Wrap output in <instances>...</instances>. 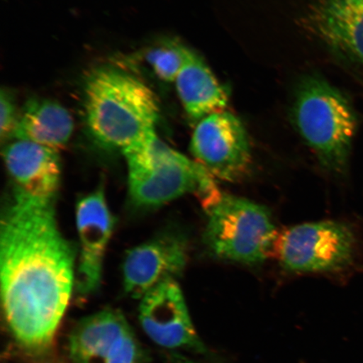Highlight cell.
<instances>
[{
    "instance_id": "14",
    "label": "cell",
    "mask_w": 363,
    "mask_h": 363,
    "mask_svg": "<svg viewBox=\"0 0 363 363\" xmlns=\"http://www.w3.org/2000/svg\"><path fill=\"white\" fill-rule=\"evenodd\" d=\"M182 104L189 119L198 123L208 116L225 111L228 95L201 56L191 51L175 80Z\"/></svg>"
},
{
    "instance_id": "16",
    "label": "cell",
    "mask_w": 363,
    "mask_h": 363,
    "mask_svg": "<svg viewBox=\"0 0 363 363\" xmlns=\"http://www.w3.org/2000/svg\"><path fill=\"white\" fill-rule=\"evenodd\" d=\"M191 50L176 43H169L150 50L146 60L162 81L175 82Z\"/></svg>"
},
{
    "instance_id": "3",
    "label": "cell",
    "mask_w": 363,
    "mask_h": 363,
    "mask_svg": "<svg viewBox=\"0 0 363 363\" xmlns=\"http://www.w3.org/2000/svg\"><path fill=\"white\" fill-rule=\"evenodd\" d=\"M123 154L130 196L136 206L156 208L194 194L206 211L221 197L213 176L201 163L167 146L157 134Z\"/></svg>"
},
{
    "instance_id": "11",
    "label": "cell",
    "mask_w": 363,
    "mask_h": 363,
    "mask_svg": "<svg viewBox=\"0 0 363 363\" xmlns=\"http://www.w3.org/2000/svg\"><path fill=\"white\" fill-rule=\"evenodd\" d=\"M303 21L331 50L363 65V0H318Z\"/></svg>"
},
{
    "instance_id": "1",
    "label": "cell",
    "mask_w": 363,
    "mask_h": 363,
    "mask_svg": "<svg viewBox=\"0 0 363 363\" xmlns=\"http://www.w3.org/2000/svg\"><path fill=\"white\" fill-rule=\"evenodd\" d=\"M52 202L16 190L0 230L4 315L17 342L36 354L51 347L76 279L74 252Z\"/></svg>"
},
{
    "instance_id": "13",
    "label": "cell",
    "mask_w": 363,
    "mask_h": 363,
    "mask_svg": "<svg viewBox=\"0 0 363 363\" xmlns=\"http://www.w3.org/2000/svg\"><path fill=\"white\" fill-rule=\"evenodd\" d=\"M129 329L128 322L118 311L104 310L84 318L68 340L72 363H106L118 340Z\"/></svg>"
},
{
    "instance_id": "9",
    "label": "cell",
    "mask_w": 363,
    "mask_h": 363,
    "mask_svg": "<svg viewBox=\"0 0 363 363\" xmlns=\"http://www.w3.org/2000/svg\"><path fill=\"white\" fill-rule=\"evenodd\" d=\"M76 223L80 254L75 287L79 294H89L101 284L104 258L115 225L103 185L77 203Z\"/></svg>"
},
{
    "instance_id": "17",
    "label": "cell",
    "mask_w": 363,
    "mask_h": 363,
    "mask_svg": "<svg viewBox=\"0 0 363 363\" xmlns=\"http://www.w3.org/2000/svg\"><path fill=\"white\" fill-rule=\"evenodd\" d=\"M143 354L138 340L129 329L118 340L106 363H142Z\"/></svg>"
},
{
    "instance_id": "18",
    "label": "cell",
    "mask_w": 363,
    "mask_h": 363,
    "mask_svg": "<svg viewBox=\"0 0 363 363\" xmlns=\"http://www.w3.org/2000/svg\"><path fill=\"white\" fill-rule=\"evenodd\" d=\"M0 135L4 138L10 139L16 128L20 113L13 95L8 90L2 89L0 94Z\"/></svg>"
},
{
    "instance_id": "5",
    "label": "cell",
    "mask_w": 363,
    "mask_h": 363,
    "mask_svg": "<svg viewBox=\"0 0 363 363\" xmlns=\"http://www.w3.org/2000/svg\"><path fill=\"white\" fill-rule=\"evenodd\" d=\"M204 243L220 259L255 265L274 252L277 233L265 207L249 199L222 194L207 208Z\"/></svg>"
},
{
    "instance_id": "12",
    "label": "cell",
    "mask_w": 363,
    "mask_h": 363,
    "mask_svg": "<svg viewBox=\"0 0 363 363\" xmlns=\"http://www.w3.org/2000/svg\"><path fill=\"white\" fill-rule=\"evenodd\" d=\"M3 156L17 190L31 197L53 199L61 175L57 150L15 140L4 149Z\"/></svg>"
},
{
    "instance_id": "6",
    "label": "cell",
    "mask_w": 363,
    "mask_h": 363,
    "mask_svg": "<svg viewBox=\"0 0 363 363\" xmlns=\"http://www.w3.org/2000/svg\"><path fill=\"white\" fill-rule=\"evenodd\" d=\"M355 246V235L347 225L325 220L284 230L277 237L272 254L289 272H329L347 267Z\"/></svg>"
},
{
    "instance_id": "4",
    "label": "cell",
    "mask_w": 363,
    "mask_h": 363,
    "mask_svg": "<svg viewBox=\"0 0 363 363\" xmlns=\"http://www.w3.org/2000/svg\"><path fill=\"white\" fill-rule=\"evenodd\" d=\"M292 121L323 169L333 174L347 170L357 121L342 93L318 77H308L295 95Z\"/></svg>"
},
{
    "instance_id": "10",
    "label": "cell",
    "mask_w": 363,
    "mask_h": 363,
    "mask_svg": "<svg viewBox=\"0 0 363 363\" xmlns=\"http://www.w3.org/2000/svg\"><path fill=\"white\" fill-rule=\"evenodd\" d=\"M187 245L181 235L166 234L127 252L123 263L125 290L142 298L166 281L174 280L187 263Z\"/></svg>"
},
{
    "instance_id": "7",
    "label": "cell",
    "mask_w": 363,
    "mask_h": 363,
    "mask_svg": "<svg viewBox=\"0 0 363 363\" xmlns=\"http://www.w3.org/2000/svg\"><path fill=\"white\" fill-rule=\"evenodd\" d=\"M190 151L213 177L225 182L242 180L252 164L247 130L238 116L225 110L198 122Z\"/></svg>"
},
{
    "instance_id": "15",
    "label": "cell",
    "mask_w": 363,
    "mask_h": 363,
    "mask_svg": "<svg viewBox=\"0 0 363 363\" xmlns=\"http://www.w3.org/2000/svg\"><path fill=\"white\" fill-rule=\"evenodd\" d=\"M74 128V120L62 104L33 98L26 102L20 113L11 139L58 150L69 142Z\"/></svg>"
},
{
    "instance_id": "8",
    "label": "cell",
    "mask_w": 363,
    "mask_h": 363,
    "mask_svg": "<svg viewBox=\"0 0 363 363\" xmlns=\"http://www.w3.org/2000/svg\"><path fill=\"white\" fill-rule=\"evenodd\" d=\"M140 299V325L154 343L167 349L204 351L190 318L183 292L175 280L158 284Z\"/></svg>"
},
{
    "instance_id": "2",
    "label": "cell",
    "mask_w": 363,
    "mask_h": 363,
    "mask_svg": "<svg viewBox=\"0 0 363 363\" xmlns=\"http://www.w3.org/2000/svg\"><path fill=\"white\" fill-rule=\"evenodd\" d=\"M84 110L89 133L104 147L123 152L156 134L155 94L136 77L116 68H98L89 75Z\"/></svg>"
}]
</instances>
